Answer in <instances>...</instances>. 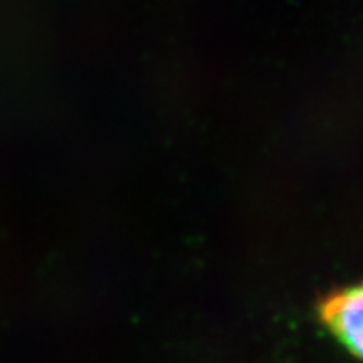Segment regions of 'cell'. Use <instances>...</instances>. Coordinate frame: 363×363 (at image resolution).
<instances>
[{"label":"cell","mask_w":363,"mask_h":363,"mask_svg":"<svg viewBox=\"0 0 363 363\" xmlns=\"http://www.w3.org/2000/svg\"><path fill=\"white\" fill-rule=\"evenodd\" d=\"M320 315L330 333L352 355L363 360V283L326 298Z\"/></svg>","instance_id":"1"}]
</instances>
